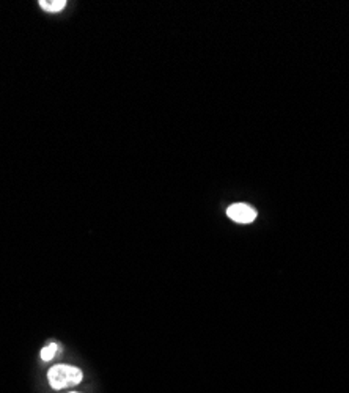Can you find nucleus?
Here are the masks:
<instances>
[{"mask_svg": "<svg viewBox=\"0 0 349 393\" xmlns=\"http://www.w3.org/2000/svg\"><path fill=\"white\" fill-rule=\"evenodd\" d=\"M47 379L52 389L62 390V389H66V387H72L81 383L82 371L76 367L55 365L51 368V370H49Z\"/></svg>", "mask_w": 349, "mask_h": 393, "instance_id": "obj_1", "label": "nucleus"}, {"mask_svg": "<svg viewBox=\"0 0 349 393\" xmlns=\"http://www.w3.org/2000/svg\"><path fill=\"white\" fill-rule=\"evenodd\" d=\"M226 216L231 220H235L238 224H250L256 219V211L252 206H249L246 203H235L228 206L226 210Z\"/></svg>", "mask_w": 349, "mask_h": 393, "instance_id": "obj_2", "label": "nucleus"}, {"mask_svg": "<svg viewBox=\"0 0 349 393\" xmlns=\"http://www.w3.org/2000/svg\"><path fill=\"white\" fill-rule=\"evenodd\" d=\"M65 0H40V7L49 13H59L65 8Z\"/></svg>", "mask_w": 349, "mask_h": 393, "instance_id": "obj_3", "label": "nucleus"}, {"mask_svg": "<svg viewBox=\"0 0 349 393\" xmlns=\"http://www.w3.org/2000/svg\"><path fill=\"white\" fill-rule=\"evenodd\" d=\"M59 351V346L55 345V343H51V345H47L41 349V359L45 360V362H49V360H52L54 359V355L55 353Z\"/></svg>", "mask_w": 349, "mask_h": 393, "instance_id": "obj_4", "label": "nucleus"}]
</instances>
